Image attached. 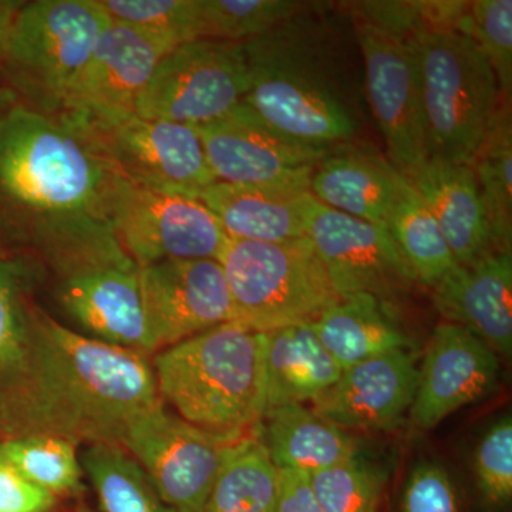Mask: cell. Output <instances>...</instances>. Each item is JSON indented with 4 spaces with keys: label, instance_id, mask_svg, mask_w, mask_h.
I'll list each match as a JSON object with an SVG mask.
<instances>
[{
    "label": "cell",
    "instance_id": "obj_18",
    "mask_svg": "<svg viewBox=\"0 0 512 512\" xmlns=\"http://www.w3.org/2000/svg\"><path fill=\"white\" fill-rule=\"evenodd\" d=\"M498 376L497 353L461 326L441 323L431 335L419 369L409 412L413 426L434 429L450 414L493 392Z\"/></svg>",
    "mask_w": 512,
    "mask_h": 512
},
{
    "label": "cell",
    "instance_id": "obj_37",
    "mask_svg": "<svg viewBox=\"0 0 512 512\" xmlns=\"http://www.w3.org/2000/svg\"><path fill=\"white\" fill-rule=\"evenodd\" d=\"M474 476L484 503L504 507L512 498V419L495 421L478 443Z\"/></svg>",
    "mask_w": 512,
    "mask_h": 512
},
{
    "label": "cell",
    "instance_id": "obj_2",
    "mask_svg": "<svg viewBox=\"0 0 512 512\" xmlns=\"http://www.w3.org/2000/svg\"><path fill=\"white\" fill-rule=\"evenodd\" d=\"M333 40L308 6L244 43L249 83L242 104L275 133L316 150L346 146L359 131Z\"/></svg>",
    "mask_w": 512,
    "mask_h": 512
},
{
    "label": "cell",
    "instance_id": "obj_40",
    "mask_svg": "<svg viewBox=\"0 0 512 512\" xmlns=\"http://www.w3.org/2000/svg\"><path fill=\"white\" fill-rule=\"evenodd\" d=\"M281 471V490L275 512H323L313 494L309 477L296 471Z\"/></svg>",
    "mask_w": 512,
    "mask_h": 512
},
{
    "label": "cell",
    "instance_id": "obj_12",
    "mask_svg": "<svg viewBox=\"0 0 512 512\" xmlns=\"http://www.w3.org/2000/svg\"><path fill=\"white\" fill-rule=\"evenodd\" d=\"M357 47L367 100L387 148V160L409 175L430 158L419 63L410 30L357 18Z\"/></svg>",
    "mask_w": 512,
    "mask_h": 512
},
{
    "label": "cell",
    "instance_id": "obj_26",
    "mask_svg": "<svg viewBox=\"0 0 512 512\" xmlns=\"http://www.w3.org/2000/svg\"><path fill=\"white\" fill-rule=\"evenodd\" d=\"M311 323L320 343L342 369L412 346L393 315V306L373 296L342 298Z\"/></svg>",
    "mask_w": 512,
    "mask_h": 512
},
{
    "label": "cell",
    "instance_id": "obj_1",
    "mask_svg": "<svg viewBox=\"0 0 512 512\" xmlns=\"http://www.w3.org/2000/svg\"><path fill=\"white\" fill-rule=\"evenodd\" d=\"M35 353L15 436L53 434L73 443L119 446L128 423L161 406L150 357L33 315Z\"/></svg>",
    "mask_w": 512,
    "mask_h": 512
},
{
    "label": "cell",
    "instance_id": "obj_15",
    "mask_svg": "<svg viewBox=\"0 0 512 512\" xmlns=\"http://www.w3.org/2000/svg\"><path fill=\"white\" fill-rule=\"evenodd\" d=\"M195 128L220 183L309 191L316 165L330 151L275 133L244 104L224 119Z\"/></svg>",
    "mask_w": 512,
    "mask_h": 512
},
{
    "label": "cell",
    "instance_id": "obj_36",
    "mask_svg": "<svg viewBox=\"0 0 512 512\" xmlns=\"http://www.w3.org/2000/svg\"><path fill=\"white\" fill-rule=\"evenodd\" d=\"M464 33L473 37L493 67L501 97L511 101L512 90V2L477 0L468 6Z\"/></svg>",
    "mask_w": 512,
    "mask_h": 512
},
{
    "label": "cell",
    "instance_id": "obj_8",
    "mask_svg": "<svg viewBox=\"0 0 512 512\" xmlns=\"http://www.w3.org/2000/svg\"><path fill=\"white\" fill-rule=\"evenodd\" d=\"M110 23L97 0L23 3L5 62L13 82L36 104L62 109Z\"/></svg>",
    "mask_w": 512,
    "mask_h": 512
},
{
    "label": "cell",
    "instance_id": "obj_24",
    "mask_svg": "<svg viewBox=\"0 0 512 512\" xmlns=\"http://www.w3.org/2000/svg\"><path fill=\"white\" fill-rule=\"evenodd\" d=\"M258 436L278 470L312 474L357 457L356 440L305 404L266 410Z\"/></svg>",
    "mask_w": 512,
    "mask_h": 512
},
{
    "label": "cell",
    "instance_id": "obj_14",
    "mask_svg": "<svg viewBox=\"0 0 512 512\" xmlns=\"http://www.w3.org/2000/svg\"><path fill=\"white\" fill-rule=\"evenodd\" d=\"M305 237L340 298L367 295L393 306L419 284L386 225L332 210L311 192L305 205Z\"/></svg>",
    "mask_w": 512,
    "mask_h": 512
},
{
    "label": "cell",
    "instance_id": "obj_43",
    "mask_svg": "<svg viewBox=\"0 0 512 512\" xmlns=\"http://www.w3.org/2000/svg\"><path fill=\"white\" fill-rule=\"evenodd\" d=\"M2 96H0V113H2Z\"/></svg>",
    "mask_w": 512,
    "mask_h": 512
},
{
    "label": "cell",
    "instance_id": "obj_38",
    "mask_svg": "<svg viewBox=\"0 0 512 512\" xmlns=\"http://www.w3.org/2000/svg\"><path fill=\"white\" fill-rule=\"evenodd\" d=\"M400 512H461L456 485L446 468L436 461L417 463L404 483Z\"/></svg>",
    "mask_w": 512,
    "mask_h": 512
},
{
    "label": "cell",
    "instance_id": "obj_11",
    "mask_svg": "<svg viewBox=\"0 0 512 512\" xmlns=\"http://www.w3.org/2000/svg\"><path fill=\"white\" fill-rule=\"evenodd\" d=\"M242 437L198 429L161 404L128 423L120 447L174 510L204 512L225 461Z\"/></svg>",
    "mask_w": 512,
    "mask_h": 512
},
{
    "label": "cell",
    "instance_id": "obj_21",
    "mask_svg": "<svg viewBox=\"0 0 512 512\" xmlns=\"http://www.w3.org/2000/svg\"><path fill=\"white\" fill-rule=\"evenodd\" d=\"M427 205L457 265H471L495 249L493 231L473 167L429 158L404 175Z\"/></svg>",
    "mask_w": 512,
    "mask_h": 512
},
{
    "label": "cell",
    "instance_id": "obj_5",
    "mask_svg": "<svg viewBox=\"0 0 512 512\" xmlns=\"http://www.w3.org/2000/svg\"><path fill=\"white\" fill-rule=\"evenodd\" d=\"M46 245L60 269V302L93 338L147 357L156 355L138 266L106 221L60 229Z\"/></svg>",
    "mask_w": 512,
    "mask_h": 512
},
{
    "label": "cell",
    "instance_id": "obj_7",
    "mask_svg": "<svg viewBox=\"0 0 512 512\" xmlns=\"http://www.w3.org/2000/svg\"><path fill=\"white\" fill-rule=\"evenodd\" d=\"M218 262L235 320L258 332L309 322L342 299L306 237L284 242L228 238Z\"/></svg>",
    "mask_w": 512,
    "mask_h": 512
},
{
    "label": "cell",
    "instance_id": "obj_39",
    "mask_svg": "<svg viewBox=\"0 0 512 512\" xmlns=\"http://www.w3.org/2000/svg\"><path fill=\"white\" fill-rule=\"evenodd\" d=\"M57 497L0 458V512H50Z\"/></svg>",
    "mask_w": 512,
    "mask_h": 512
},
{
    "label": "cell",
    "instance_id": "obj_23",
    "mask_svg": "<svg viewBox=\"0 0 512 512\" xmlns=\"http://www.w3.org/2000/svg\"><path fill=\"white\" fill-rule=\"evenodd\" d=\"M309 191L217 183L198 200L210 208L229 239L284 242L305 237Z\"/></svg>",
    "mask_w": 512,
    "mask_h": 512
},
{
    "label": "cell",
    "instance_id": "obj_4",
    "mask_svg": "<svg viewBox=\"0 0 512 512\" xmlns=\"http://www.w3.org/2000/svg\"><path fill=\"white\" fill-rule=\"evenodd\" d=\"M109 178L107 165L66 121L26 106L0 113V192L13 204L47 224L103 220Z\"/></svg>",
    "mask_w": 512,
    "mask_h": 512
},
{
    "label": "cell",
    "instance_id": "obj_6",
    "mask_svg": "<svg viewBox=\"0 0 512 512\" xmlns=\"http://www.w3.org/2000/svg\"><path fill=\"white\" fill-rule=\"evenodd\" d=\"M410 36L430 158L471 165L503 100L493 67L473 37L456 28L419 26Z\"/></svg>",
    "mask_w": 512,
    "mask_h": 512
},
{
    "label": "cell",
    "instance_id": "obj_13",
    "mask_svg": "<svg viewBox=\"0 0 512 512\" xmlns=\"http://www.w3.org/2000/svg\"><path fill=\"white\" fill-rule=\"evenodd\" d=\"M69 126L111 173L138 187L198 198L217 183L195 127L137 114L110 126Z\"/></svg>",
    "mask_w": 512,
    "mask_h": 512
},
{
    "label": "cell",
    "instance_id": "obj_27",
    "mask_svg": "<svg viewBox=\"0 0 512 512\" xmlns=\"http://www.w3.org/2000/svg\"><path fill=\"white\" fill-rule=\"evenodd\" d=\"M256 429L232 448L204 512L276 511L281 471L272 463Z\"/></svg>",
    "mask_w": 512,
    "mask_h": 512
},
{
    "label": "cell",
    "instance_id": "obj_25",
    "mask_svg": "<svg viewBox=\"0 0 512 512\" xmlns=\"http://www.w3.org/2000/svg\"><path fill=\"white\" fill-rule=\"evenodd\" d=\"M266 410L312 403L338 382L343 369L309 322L264 332Z\"/></svg>",
    "mask_w": 512,
    "mask_h": 512
},
{
    "label": "cell",
    "instance_id": "obj_19",
    "mask_svg": "<svg viewBox=\"0 0 512 512\" xmlns=\"http://www.w3.org/2000/svg\"><path fill=\"white\" fill-rule=\"evenodd\" d=\"M417 380L412 353L396 350L343 369L312 409L345 430H394L410 412Z\"/></svg>",
    "mask_w": 512,
    "mask_h": 512
},
{
    "label": "cell",
    "instance_id": "obj_42",
    "mask_svg": "<svg viewBox=\"0 0 512 512\" xmlns=\"http://www.w3.org/2000/svg\"><path fill=\"white\" fill-rule=\"evenodd\" d=\"M80 512H99V511H93V510H90V508H83V510Z\"/></svg>",
    "mask_w": 512,
    "mask_h": 512
},
{
    "label": "cell",
    "instance_id": "obj_35",
    "mask_svg": "<svg viewBox=\"0 0 512 512\" xmlns=\"http://www.w3.org/2000/svg\"><path fill=\"white\" fill-rule=\"evenodd\" d=\"M308 477L323 512H379L383 478L357 457Z\"/></svg>",
    "mask_w": 512,
    "mask_h": 512
},
{
    "label": "cell",
    "instance_id": "obj_41",
    "mask_svg": "<svg viewBox=\"0 0 512 512\" xmlns=\"http://www.w3.org/2000/svg\"><path fill=\"white\" fill-rule=\"evenodd\" d=\"M23 3L25 2L0 0V67L5 66L10 32H12L13 22H15L16 15Z\"/></svg>",
    "mask_w": 512,
    "mask_h": 512
},
{
    "label": "cell",
    "instance_id": "obj_31",
    "mask_svg": "<svg viewBox=\"0 0 512 512\" xmlns=\"http://www.w3.org/2000/svg\"><path fill=\"white\" fill-rule=\"evenodd\" d=\"M100 512H178L154 490L143 468L113 444H90L82 458Z\"/></svg>",
    "mask_w": 512,
    "mask_h": 512
},
{
    "label": "cell",
    "instance_id": "obj_29",
    "mask_svg": "<svg viewBox=\"0 0 512 512\" xmlns=\"http://www.w3.org/2000/svg\"><path fill=\"white\" fill-rule=\"evenodd\" d=\"M35 325L20 299L15 275L0 258V397L6 416L15 420L33 375Z\"/></svg>",
    "mask_w": 512,
    "mask_h": 512
},
{
    "label": "cell",
    "instance_id": "obj_9",
    "mask_svg": "<svg viewBox=\"0 0 512 512\" xmlns=\"http://www.w3.org/2000/svg\"><path fill=\"white\" fill-rule=\"evenodd\" d=\"M103 220L137 266L220 258L228 237L198 198L138 187L110 171Z\"/></svg>",
    "mask_w": 512,
    "mask_h": 512
},
{
    "label": "cell",
    "instance_id": "obj_10",
    "mask_svg": "<svg viewBox=\"0 0 512 512\" xmlns=\"http://www.w3.org/2000/svg\"><path fill=\"white\" fill-rule=\"evenodd\" d=\"M248 83L244 43L192 40L160 60L137 101L136 114L205 126L238 109Z\"/></svg>",
    "mask_w": 512,
    "mask_h": 512
},
{
    "label": "cell",
    "instance_id": "obj_28",
    "mask_svg": "<svg viewBox=\"0 0 512 512\" xmlns=\"http://www.w3.org/2000/svg\"><path fill=\"white\" fill-rule=\"evenodd\" d=\"M384 225L419 284L433 288L457 265L439 224L404 175Z\"/></svg>",
    "mask_w": 512,
    "mask_h": 512
},
{
    "label": "cell",
    "instance_id": "obj_20",
    "mask_svg": "<svg viewBox=\"0 0 512 512\" xmlns=\"http://www.w3.org/2000/svg\"><path fill=\"white\" fill-rule=\"evenodd\" d=\"M447 323L483 340L497 355L512 352V255L494 251L471 265H456L431 288Z\"/></svg>",
    "mask_w": 512,
    "mask_h": 512
},
{
    "label": "cell",
    "instance_id": "obj_33",
    "mask_svg": "<svg viewBox=\"0 0 512 512\" xmlns=\"http://www.w3.org/2000/svg\"><path fill=\"white\" fill-rule=\"evenodd\" d=\"M308 8L295 0H197L198 39L245 43Z\"/></svg>",
    "mask_w": 512,
    "mask_h": 512
},
{
    "label": "cell",
    "instance_id": "obj_17",
    "mask_svg": "<svg viewBox=\"0 0 512 512\" xmlns=\"http://www.w3.org/2000/svg\"><path fill=\"white\" fill-rule=\"evenodd\" d=\"M138 275L156 353L235 320L227 279L217 259H173L138 266Z\"/></svg>",
    "mask_w": 512,
    "mask_h": 512
},
{
    "label": "cell",
    "instance_id": "obj_16",
    "mask_svg": "<svg viewBox=\"0 0 512 512\" xmlns=\"http://www.w3.org/2000/svg\"><path fill=\"white\" fill-rule=\"evenodd\" d=\"M170 47L111 22L72 92L62 120L77 127L110 126L136 114L137 101Z\"/></svg>",
    "mask_w": 512,
    "mask_h": 512
},
{
    "label": "cell",
    "instance_id": "obj_34",
    "mask_svg": "<svg viewBox=\"0 0 512 512\" xmlns=\"http://www.w3.org/2000/svg\"><path fill=\"white\" fill-rule=\"evenodd\" d=\"M111 22L175 49L197 40V0H97Z\"/></svg>",
    "mask_w": 512,
    "mask_h": 512
},
{
    "label": "cell",
    "instance_id": "obj_3",
    "mask_svg": "<svg viewBox=\"0 0 512 512\" xmlns=\"http://www.w3.org/2000/svg\"><path fill=\"white\" fill-rule=\"evenodd\" d=\"M164 404L192 426L242 437L266 409L265 335L228 322L151 357Z\"/></svg>",
    "mask_w": 512,
    "mask_h": 512
},
{
    "label": "cell",
    "instance_id": "obj_32",
    "mask_svg": "<svg viewBox=\"0 0 512 512\" xmlns=\"http://www.w3.org/2000/svg\"><path fill=\"white\" fill-rule=\"evenodd\" d=\"M0 458L39 487L56 495L82 490L83 466L77 444L53 434H28L0 443Z\"/></svg>",
    "mask_w": 512,
    "mask_h": 512
},
{
    "label": "cell",
    "instance_id": "obj_30",
    "mask_svg": "<svg viewBox=\"0 0 512 512\" xmlns=\"http://www.w3.org/2000/svg\"><path fill=\"white\" fill-rule=\"evenodd\" d=\"M495 249L511 252L512 245V128L511 101L501 100L473 164Z\"/></svg>",
    "mask_w": 512,
    "mask_h": 512
},
{
    "label": "cell",
    "instance_id": "obj_22",
    "mask_svg": "<svg viewBox=\"0 0 512 512\" xmlns=\"http://www.w3.org/2000/svg\"><path fill=\"white\" fill-rule=\"evenodd\" d=\"M402 177L387 158L346 144L333 148L319 161L309 192L332 210L384 224Z\"/></svg>",
    "mask_w": 512,
    "mask_h": 512
}]
</instances>
